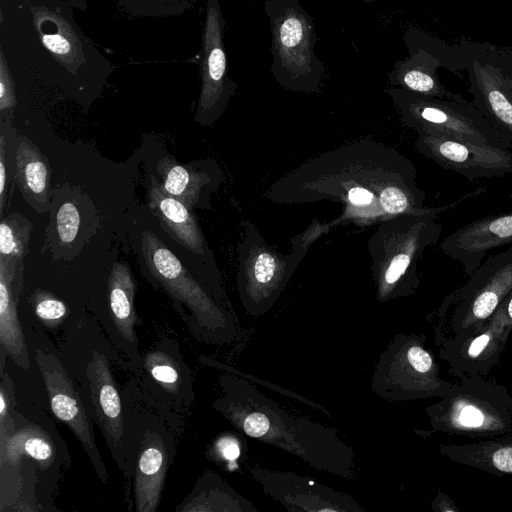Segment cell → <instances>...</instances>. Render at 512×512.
Here are the masks:
<instances>
[{"label":"cell","instance_id":"cell-1","mask_svg":"<svg viewBox=\"0 0 512 512\" xmlns=\"http://www.w3.org/2000/svg\"><path fill=\"white\" fill-rule=\"evenodd\" d=\"M416 176L414 164L405 155L361 140L302 164L273 184L267 197L284 204L340 202L346 208L330 227L352 220L366 225L387 219L379 205L384 188L416 181Z\"/></svg>","mask_w":512,"mask_h":512},{"label":"cell","instance_id":"cell-2","mask_svg":"<svg viewBox=\"0 0 512 512\" xmlns=\"http://www.w3.org/2000/svg\"><path fill=\"white\" fill-rule=\"evenodd\" d=\"M220 385L223 395L213 408L239 432L288 452L318 471L354 477L355 452L334 428L291 414L238 375H224Z\"/></svg>","mask_w":512,"mask_h":512},{"label":"cell","instance_id":"cell-3","mask_svg":"<svg viewBox=\"0 0 512 512\" xmlns=\"http://www.w3.org/2000/svg\"><path fill=\"white\" fill-rule=\"evenodd\" d=\"M434 213L405 214L381 221L370 236L368 251L376 298L384 303L415 294L419 262L435 245L442 227Z\"/></svg>","mask_w":512,"mask_h":512},{"label":"cell","instance_id":"cell-4","mask_svg":"<svg viewBox=\"0 0 512 512\" xmlns=\"http://www.w3.org/2000/svg\"><path fill=\"white\" fill-rule=\"evenodd\" d=\"M430 430L475 440L512 438V396L488 376H466L425 408Z\"/></svg>","mask_w":512,"mask_h":512},{"label":"cell","instance_id":"cell-5","mask_svg":"<svg viewBox=\"0 0 512 512\" xmlns=\"http://www.w3.org/2000/svg\"><path fill=\"white\" fill-rule=\"evenodd\" d=\"M271 31V73L284 89L319 90L325 66L314 52L317 33L312 17L299 0H265Z\"/></svg>","mask_w":512,"mask_h":512},{"label":"cell","instance_id":"cell-6","mask_svg":"<svg viewBox=\"0 0 512 512\" xmlns=\"http://www.w3.org/2000/svg\"><path fill=\"white\" fill-rule=\"evenodd\" d=\"M512 291V246L492 254L434 313V343L466 336L484 325Z\"/></svg>","mask_w":512,"mask_h":512},{"label":"cell","instance_id":"cell-7","mask_svg":"<svg viewBox=\"0 0 512 512\" xmlns=\"http://www.w3.org/2000/svg\"><path fill=\"white\" fill-rule=\"evenodd\" d=\"M245 228L246 237L239 250L237 289L246 313L260 317L273 307L311 243L329 226L316 223L294 238L293 253L289 255L266 243L249 221Z\"/></svg>","mask_w":512,"mask_h":512},{"label":"cell","instance_id":"cell-8","mask_svg":"<svg viewBox=\"0 0 512 512\" xmlns=\"http://www.w3.org/2000/svg\"><path fill=\"white\" fill-rule=\"evenodd\" d=\"M141 248L154 279L189 309L206 340L221 344L238 338L240 324L232 306L211 296L154 233L143 232Z\"/></svg>","mask_w":512,"mask_h":512},{"label":"cell","instance_id":"cell-9","mask_svg":"<svg viewBox=\"0 0 512 512\" xmlns=\"http://www.w3.org/2000/svg\"><path fill=\"white\" fill-rule=\"evenodd\" d=\"M453 383L444 380L427 336L396 334L381 353L371 390L387 401H415L445 396Z\"/></svg>","mask_w":512,"mask_h":512},{"label":"cell","instance_id":"cell-10","mask_svg":"<svg viewBox=\"0 0 512 512\" xmlns=\"http://www.w3.org/2000/svg\"><path fill=\"white\" fill-rule=\"evenodd\" d=\"M386 93L401 122L417 134H430L489 144L512 150V141L495 129L465 98L440 99L389 87Z\"/></svg>","mask_w":512,"mask_h":512},{"label":"cell","instance_id":"cell-11","mask_svg":"<svg viewBox=\"0 0 512 512\" xmlns=\"http://www.w3.org/2000/svg\"><path fill=\"white\" fill-rule=\"evenodd\" d=\"M472 103L512 141V47L462 39Z\"/></svg>","mask_w":512,"mask_h":512},{"label":"cell","instance_id":"cell-12","mask_svg":"<svg viewBox=\"0 0 512 512\" xmlns=\"http://www.w3.org/2000/svg\"><path fill=\"white\" fill-rule=\"evenodd\" d=\"M408 56L394 63L388 75L391 87L440 99L463 98L448 90L440 81L438 69L452 73L465 70L466 61L460 44L448 45L418 28L408 29L403 37Z\"/></svg>","mask_w":512,"mask_h":512},{"label":"cell","instance_id":"cell-13","mask_svg":"<svg viewBox=\"0 0 512 512\" xmlns=\"http://www.w3.org/2000/svg\"><path fill=\"white\" fill-rule=\"evenodd\" d=\"M249 473L266 495L279 502L288 511H364V508L349 494L336 491L307 476L261 466L250 467Z\"/></svg>","mask_w":512,"mask_h":512},{"label":"cell","instance_id":"cell-14","mask_svg":"<svg viewBox=\"0 0 512 512\" xmlns=\"http://www.w3.org/2000/svg\"><path fill=\"white\" fill-rule=\"evenodd\" d=\"M417 135L415 148L419 153L468 181L512 173L510 149L425 133Z\"/></svg>","mask_w":512,"mask_h":512},{"label":"cell","instance_id":"cell-15","mask_svg":"<svg viewBox=\"0 0 512 512\" xmlns=\"http://www.w3.org/2000/svg\"><path fill=\"white\" fill-rule=\"evenodd\" d=\"M512 332V322L501 306L476 331L438 346L439 357L450 374L459 378L488 376L497 366Z\"/></svg>","mask_w":512,"mask_h":512},{"label":"cell","instance_id":"cell-16","mask_svg":"<svg viewBox=\"0 0 512 512\" xmlns=\"http://www.w3.org/2000/svg\"><path fill=\"white\" fill-rule=\"evenodd\" d=\"M35 359L44 380L53 414L74 433L98 476L102 481H106L107 472L95 443L92 424L73 381L54 355L37 350Z\"/></svg>","mask_w":512,"mask_h":512},{"label":"cell","instance_id":"cell-17","mask_svg":"<svg viewBox=\"0 0 512 512\" xmlns=\"http://www.w3.org/2000/svg\"><path fill=\"white\" fill-rule=\"evenodd\" d=\"M512 244V210L476 219L447 235L442 252L458 262L470 276L488 254Z\"/></svg>","mask_w":512,"mask_h":512},{"label":"cell","instance_id":"cell-18","mask_svg":"<svg viewBox=\"0 0 512 512\" xmlns=\"http://www.w3.org/2000/svg\"><path fill=\"white\" fill-rule=\"evenodd\" d=\"M86 376L95 420L114 460L120 468H124V420L121 399L105 355L98 351L93 352Z\"/></svg>","mask_w":512,"mask_h":512},{"label":"cell","instance_id":"cell-19","mask_svg":"<svg viewBox=\"0 0 512 512\" xmlns=\"http://www.w3.org/2000/svg\"><path fill=\"white\" fill-rule=\"evenodd\" d=\"M220 16L217 4L210 6L206 33L207 72L196 115L202 125H210L219 117L236 88V83L226 78L227 62L221 41L223 23Z\"/></svg>","mask_w":512,"mask_h":512},{"label":"cell","instance_id":"cell-20","mask_svg":"<svg viewBox=\"0 0 512 512\" xmlns=\"http://www.w3.org/2000/svg\"><path fill=\"white\" fill-rule=\"evenodd\" d=\"M23 270V260L0 258V344L2 354L28 370L29 357L17 311Z\"/></svg>","mask_w":512,"mask_h":512},{"label":"cell","instance_id":"cell-21","mask_svg":"<svg viewBox=\"0 0 512 512\" xmlns=\"http://www.w3.org/2000/svg\"><path fill=\"white\" fill-rule=\"evenodd\" d=\"M148 205L171 238L193 253H204V236L191 209L166 193L154 177L148 190Z\"/></svg>","mask_w":512,"mask_h":512},{"label":"cell","instance_id":"cell-22","mask_svg":"<svg viewBox=\"0 0 512 512\" xmlns=\"http://www.w3.org/2000/svg\"><path fill=\"white\" fill-rule=\"evenodd\" d=\"M168 470V454L157 433L148 434L136 462L134 478L135 507L138 512H155Z\"/></svg>","mask_w":512,"mask_h":512},{"label":"cell","instance_id":"cell-23","mask_svg":"<svg viewBox=\"0 0 512 512\" xmlns=\"http://www.w3.org/2000/svg\"><path fill=\"white\" fill-rule=\"evenodd\" d=\"M445 458L495 475H512V438L484 439L464 444H442Z\"/></svg>","mask_w":512,"mask_h":512},{"label":"cell","instance_id":"cell-24","mask_svg":"<svg viewBox=\"0 0 512 512\" xmlns=\"http://www.w3.org/2000/svg\"><path fill=\"white\" fill-rule=\"evenodd\" d=\"M16 175L26 201L38 212L47 211L50 204L49 161L26 136H21L18 141Z\"/></svg>","mask_w":512,"mask_h":512},{"label":"cell","instance_id":"cell-25","mask_svg":"<svg viewBox=\"0 0 512 512\" xmlns=\"http://www.w3.org/2000/svg\"><path fill=\"white\" fill-rule=\"evenodd\" d=\"M136 283L128 265L114 263L108 279L110 314L119 334L134 344L137 314L134 308Z\"/></svg>","mask_w":512,"mask_h":512},{"label":"cell","instance_id":"cell-26","mask_svg":"<svg viewBox=\"0 0 512 512\" xmlns=\"http://www.w3.org/2000/svg\"><path fill=\"white\" fill-rule=\"evenodd\" d=\"M198 486L179 511L258 512L252 502L211 471L203 476Z\"/></svg>","mask_w":512,"mask_h":512},{"label":"cell","instance_id":"cell-27","mask_svg":"<svg viewBox=\"0 0 512 512\" xmlns=\"http://www.w3.org/2000/svg\"><path fill=\"white\" fill-rule=\"evenodd\" d=\"M157 171L163 180V190L190 209L198 206L201 192L210 182L207 174L191 170L168 157L158 162Z\"/></svg>","mask_w":512,"mask_h":512},{"label":"cell","instance_id":"cell-28","mask_svg":"<svg viewBox=\"0 0 512 512\" xmlns=\"http://www.w3.org/2000/svg\"><path fill=\"white\" fill-rule=\"evenodd\" d=\"M1 443V463L17 464L23 458L47 464L53 460V444L40 429L32 426L14 430Z\"/></svg>","mask_w":512,"mask_h":512},{"label":"cell","instance_id":"cell-29","mask_svg":"<svg viewBox=\"0 0 512 512\" xmlns=\"http://www.w3.org/2000/svg\"><path fill=\"white\" fill-rule=\"evenodd\" d=\"M33 223L20 213L2 219L0 224V258L24 260Z\"/></svg>","mask_w":512,"mask_h":512},{"label":"cell","instance_id":"cell-30","mask_svg":"<svg viewBox=\"0 0 512 512\" xmlns=\"http://www.w3.org/2000/svg\"><path fill=\"white\" fill-rule=\"evenodd\" d=\"M145 367L150 376L163 389L176 393L181 384V374L176 360L165 352L155 351L145 357Z\"/></svg>","mask_w":512,"mask_h":512},{"label":"cell","instance_id":"cell-31","mask_svg":"<svg viewBox=\"0 0 512 512\" xmlns=\"http://www.w3.org/2000/svg\"><path fill=\"white\" fill-rule=\"evenodd\" d=\"M80 224V215L77 207L72 202L63 203L56 217V229L60 241L70 244L77 236Z\"/></svg>","mask_w":512,"mask_h":512},{"label":"cell","instance_id":"cell-32","mask_svg":"<svg viewBox=\"0 0 512 512\" xmlns=\"http://www.w3.org/2000/svg\"><path fill=\"white\" fill-rule=\"evenodd\" d=\"M36 315L44 322H57L67 314L64 302L46 291H37L33 298Z\"/></svg>","mask_w":512,"mask_h":512},{"label":"cell","instance_id":"cell-33","mask_svg":"<svg viewBox=\"0 0 512 512\" xmlns=\"http://www.w3.org/2000/svg\"><path fill=\"white\" fill-rule=\"evenodd\" d=\"M245 448L246 442L239 435L227 433L215 443L214 451L220 461L234 470L238 467V460L242 457Z\"/></svg>","mask_w":512,"mask_h":512},{"label":"cell","instance_id":"cell-34","mask_svg":"<svg viewBox=\"0 0 512 512\" xmlns=\"http://www.w3.org/2000/svg\"><path fill=\"white\" fill-rule=\"evenodd\" d=\"M9 389L10 386L8 387L3 380L0 390V442L15 430V425L13 424V420L10 415L12 391Z\"/></svg>","mask_w":512,"mask_h":512},{"label":"cell","instance_id":"cell-35","mask_svg":"<svg viewBox=\"0 0 512 512\" xmlns=\"http://www.w3.org/2000/svg\"><path fill=\"white\" fill-rule=\"evenodd\" d=\"M6 190V146L5 137L2 134L0 138V214L3 216Z\"/></svg>","mask_w":512,"mask_h":512},{"label":"cell","instance_id":"cell-36","mask_svg":"<svg viewBox=\"0 0 512 512\" xmlns=\"http://www.w3.org/2000/svg\"><path fill=\"white\" fill-rule=\"evenodd\" d=\"M431 508L437 512H459V508L456 506L455 502L442 490H438L435 498L431 502Z\"/></svg>","mask_w":512,"mask_h":512},{"label":"cell","instance_id":"cell-37","mask_svg":"<svg viewBox=\"0 0 512 512\" xmlns=\"http://www.w3.org/2000/svg\"><path fill=\"white\" fill-rule=\"evenodd\" d=\"M42 40L44 45L56 54H67L70 50L68 41L60 35H45Z\"/></svg>","mask_w":512,"mask_h":512},{"label":"cell","instance_id":"cell-38","mask_svg":"<svg viewBox=\"0 0 512 512\" xmlns=\"http://www.w3.org/2000/svg\"><path fill=\"white\" fill-rule=\"evenodd\" d=\"M362 1H364V2H366V3H373V2H376V1H378V0H362Z\"/></svg>","mask_w":512,"mask_h":512}]
</instances>
